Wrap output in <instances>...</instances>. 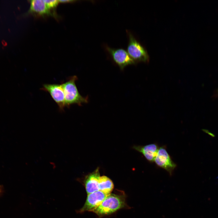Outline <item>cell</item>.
I'll return each instance as SVG.
<instances>
[{"instance_id": "1", "label": "cell", "mask_w": 218, "mask_h": 218, "mask_svg": "<svg viewBox=\"0 0 218 218\" xmlns=\"http://www.w3.org/2000/svg\"><path fill=\"white\" fill-rule=\"evenodd\" d=\"M126 206L125 196L123 192L111 193L100 205L91 212L99 216H102L111 214Z\"/></svg>"}, {"instance_id": "2", "label": "cell", "mask_w": 218, "mask_h": 218, "mask_svg": "<svg viewBox=\"0 0 218 218\" xmlns=\"http://www.w3.org/2000/svg\"><path fill=\"white\" fill-rule=\"evenodd\" d=\"M77 80V77L74 75L61 84L64 92L66 107H69L73 104L81 106L83 104L88 102V97H84L79 93L75 83Z\"/></svg>"}, {"instance_id": "3", "label": "cell", "mask_w": 218, "mask_h": 218, "mask_svg": "<svg viewBox=\"0 0 218 218\" xmlns=\"http://www.w3.org/2000/svg\"><path fill=\"white\" fill-rule=\"evenodd\" d=\"M127 32L129 37L127 51L130 56L135 62L147 61L149 56L145 49L130 32Z\"/></svg>"}, {"instance_id": "4", "label": "cell", "mask_w": 218, "mask_h": 218, "mask_svg": "<svg viewBox=\"0 0 218 218\" xmlns=\"http://www.w3.org/2000/svg\"><path fill=\"white\" fill-rule=\"evenodd\" d=\"M105 49L121 70H123L127 66L135 63L127 51L124 49L114 48L107 46H105Z\"/></svg>"}, {"instance_id": "5", "label": "cell", "mask_w": 218, "mask_h": 218, "mask_svg": "<svg viewBox=\"0 0 218 218\" xmlns=\"http://www.w3.org/2000/svg\"><path fill=\"white\" fill-rule=\"evenodd\" d=\"M41 89L49 94L61 111L64 110L66 105L64 92L61 84H45Z\"/></svg>"}, {"instance_id": "6", "label": "cell", "mask_w": 218, "mask_h": 218, "mask_svg": "<svg viewBox=\"0 0 218 218\" xmlns=\"http://www.w3.org/2000/svg\"><path fill=\"white\" fill-rule=\"evenodd\" d=\"M108 195L100 190L88 194L84 205L78 213L91 212L101 204Z\"/></svg>"}, {"instance_id": "7", "label": "cell", "mask_w": 218, "mask_h": 218, "mask_svg": "<svg viewBox=\"0 0 218 218\" xmlns=\"http://www.w3.org/2000/svg\"><path fill=\"white\" fill-rule=\"evenodd\" d=\"M154 161L157 166L166 170L170 175L177 166L164 146L159 148Z\"/></svg>"}, {"instance_id": "8", "label": "cell", "mask_w": 218, "mask_h": 218, "mask_svg": "<svg viewBox=\"0 0 218 218\" xmlns=\"http://www.w3.org/2000/svg\"><path fill=\"white\" fill-rule=\"evenodd\" d=\"M100 177L99 167L85 177L83 182L88 194L99 190V180Z\"/></svg>"}, {"instance_id": "9", "label": "cell", "mask_w": 218, "mask_h": 218, "mask_svg": "<svg viewBox=\"0 0 218 218\" xmlns=\"http://www.w3.org/2000/svg\"><path fill=\"white\" fill-rule=\"evenodd\" d=\"M29 2L30 8L25 15L31 14L42 16L53 15L44 0H30Z\"/></svg>"}, {"instance_id": "10", "label": "cell", "mask_w": 218, "mask_h": 218, "mask_svg": "<svg viewBox=\"0 0 218 218\" xmlns=\"http://www.w3.org/2000/svg\"><path fill=\"white\" fill-rule=\"evenodd\" d=\"M133 148L142 154L146 159L153 162L157 154L159 147L156 144H152L144 146H134Z\"/></svg>"}, {"instance_id": "11", "label": "cell", "mask_w": 218, "mask_h": 218, "mask_svg": "<svg viewBox=\"0 0 218 218\" xmlns=\"http://www.w3.org/2000/svg\"><path fill=\"white\" fill-rule=\"evenodd\" d=\"M114 187L112 181L105 176H100L99 180V190L107 195L111 193Z\"/></svg>"}, {"instance_id": "12", "label": "cell", "mask_w": 218, "mask_h": 218, "mask_svg": "<svg viewBox=\"0 0 218 218\" xmlns=\"http://www.w3.org/2000/svg\"><path fill=\"white\" fill-rule=\"evenodd\" d=\"M48 7L51 9L55 8L59 3V0H44Z\"/></svg>"}, {"instance_id": "13", "label": "cell", "mask_w": 218, "mask_h": 218, "mask_svg": "<svg viewBox=\"0 0 218 218\" xmlns=\"http://www.w3.org/2000/svg\"><path fill=\"white\" fill-rule=\"evenodd\" d=\"M59 2L61 3H69V2H72L74 1H75L74 0H59Z\"/></svg>"}, {"instance_id": "14", "label": "cell", "mask_w": 218, "mask_h": 218, "mask_svg": "<svg viewBox=\"0 0 218 218\" xmlns=\"http://www.w3.org/2000/svg\"><path fill=\"white\" fill-rule=\"evenodd\" d=\"M2 187L0 186V195L2 193Z\"/></svg>"}]
</instances>
